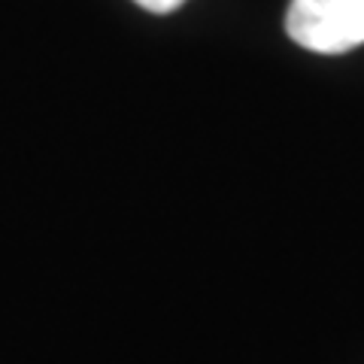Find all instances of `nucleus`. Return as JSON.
Returning <instances> with one entry per match:
<instances>
[{"label":"nucleus","instance_id":"f257e3e1","mask_svg":"<svg viewBox=\"0 0 364 364\" xmlns=\"http://www.w3.org/2000/svg\"><path fill=\"white\" fill-rule=\"evenodd\" d=\"M286 33L318 55L349 52L364 43V0H291Z\"/></svg>","mask_w":364,"mask_h":364},{"label":"nucleus","instance_id":"f03ea898","mask_svg":"<svg viewBox=\"0 0 364 364\" xmlns=\"http://www.w3.org/2000/svg\"><path fill=\"white\" fill-rule=\"evenodd\" d=\"M134 4H140L143 9H149V13H173L186 0H134Z\"/></svg>","mask_w":364,"mask_h":364}]
</instances>
